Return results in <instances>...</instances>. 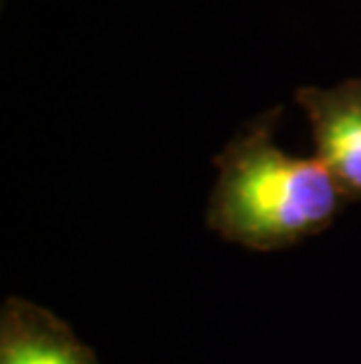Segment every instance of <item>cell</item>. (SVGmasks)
Returning <instances> with one entry per match:
<instances>
[{
  "instance_id": "obj_2",
  "label": "cell",
  "mask_w": 361,
  "mask_h": 364,
  "mask_svg": "<svg viewBox=\"0 0 361 364\" xmlns=\"http://www.w3.org/2000/svg\"><path fill=\"white\" fill-rule=\"evenodd\" d=\"M312 132L314 158L328 169L345 200L361 203V75L331 87L296 92Z\"/></svg>"
},
{
  "instance_id": "obj_1",
  "label": "cell",
  "mask_w": 361,
  "mask_h": 364,
  "mask_svg": "<svg viewBox=\"0 0 361 364\" xmlns=\"http://www.w3.org/2000/svg\"><path fill=\"white\" fill-rule=\"evenodd\" d=\"M277 115H260L218 153L206 209L213 233L251 252L287 250L319 235L345 203L317 158L294 156L277 144Z\"/></svg>"
},
{
  "instance_id": "obj_3",
  "label": "cell",
  "mask_w": 361,
  "mask_h": 364,
  "mask_svg": "<svg viewBox=\"0 0 361 364\" xmlns=\"http://www.w3.org/2000/svg\"><path fill=\"white\" fill-rule=\"evenodd\" d=\"M0 364H101L64 320L26 299L0 311Z\"/></svg>"
}]
</instances>
